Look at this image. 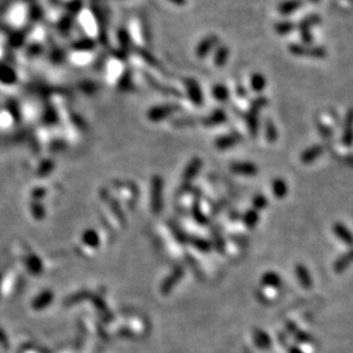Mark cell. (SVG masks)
<instances>
[{"label": "cell", "mask_w": 353, "mask_h": 353, "mask_svg": "<svg viewBox=\"0 0 353 353\" xmlns=\"http://www.w3.org/2000/svg\"><path fill=\"white\" fill-rule=\"evenodd\" d=\"M218 40H219V38L216 34H209V36L203 38L196 47V57L200 59L206 58L217 46Z\"/></svg>", "instance_id": "cell-1"}, {"label": "cell", "mask_w": 353, "mask_h": 353, "mask_svg": "<svg viewBox=\"0 0 353 353\" xmlns=\"http://www.w3.org/2000/svg\"><path fill=\"white\" fill-rule=\"evenodd\" d=\"M185 84H186V88H187V91H188L190 99H192L193 101L196 103H200L201 101H202V92H201L200 85L197 84V82L194 81V79L189 78L185 82Z\"/></svg>", "instance_id": "cell-2"}, {"label": "cell", "mask_w": 353, "mask_h": 353, "mask_svg": "<svg viewBox=\"0 0 353 353\" xmlns=\"http://www.w3.org/2000/svg\"><path fill=\"white\" fill-rule=\"evenodd\" d=\"M228 55H230V50L227 46H220L216 51L213 57V62L217 67H223L228 60Z\"/></svg>", "instance_id": "cell-3"}, {"label": "cell", "mask_w": 353, "mask_h": 353, "mask_svg": "<svg viewBox=\"0 0 353 353\" xmlns=\"http://www.w3.org/2000/svg\"><path fill=\"white\" fill-rule=\"evenodd\" d=\"M16 75L14 70L8 65H0V82L6 83V84H9V83H13L15 81Z\"/></svg>", "instance_id": "cell-4"}, {"label": "cell", "mask_w": 353, "mask_h": 353, "mask_svg": "<svg viewBox=\"0 0 353 353\" xmlns=\"http://www.w3.org/2000/svg\"><path fill=\"white\" fill-rule=\"evenodd\" d=\"M94 47H95V41L93 39H89V38H84V39L76 41V43L72 45L74 51H77V52L92 51Z\"/></svg>", "instance_id": "cell-5"}, {"label": "cell", "mask_w": 353, "mask_h": 353, "mask_svg": "<svg viewBox=\"0 0 353 353\" xmlns=\"http://www.w3.org/2000/svg\"><path fill=\"white\" fill-rule=\"evenodd\" d=\"M118 40L123 51H129L131 47V37L130 33L125 29L118 30Z\"/></svg>", "instance_id": "cell-6"}, {"label": "cell", "mask_w": 353, "mask_h": 353, "mask_svg": "<svg viewBox=\"0 0 353 353\" xmlns=\"http://www.w3.org/2000/svg\"><path fill=\"white\" fill-rule=\"evenodd\" d=\"M250 84H251V88L254 91L259 92L264 88L265 79H264V77H263V75H261V74H254L250 78Z\"/></svg>", "instance_id": "cell-7"}, {"label": "cell", "mask_w": 353, "mask_h": 353, "mask_svg": "<svg viewBox=\"0 0 353 353\" xmlns=\"http://www.w3.org/2000/svg\"><path fill=\"white\" fill-rule=\"evenodd\" d=\"M212 93L218 100H226L228 96V89L225 88L224 85L214 86V88H212Z\"/></svg>", "instance_id": "cell-8"}, {"label": "cell", "mask_w": 353, "mask_h": 353, "mask_svg": "<svg viewBox=\"0 0 353 353\" xmlns=\"http://www.w3.org/2000/svg\"><path fill=\"white\" fill-rule=\"evenodd\" d=\"M120 88H129L131 85V74L130 72H125L120 78V83H119Z\"/></svg>", "instance_id": "cell-9"}, {"label": "cell", "mask_w": 353, "mask_h": 353, "mask_svg": "<svg viewBox=\"0 0 353 353\" xmlns=\"http://www.w3.org/2000/svg\"><path fill=\"white\" fill-rule=\"evenodd\" d=\"M169 1L172 2V3H174V5H176V6L182 7V6L186 5L187 0H169Z\"/></svg>", "instance_id": "cell-10"}]
</instances>
